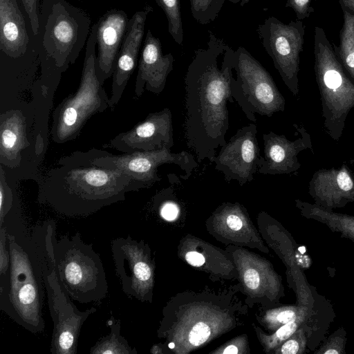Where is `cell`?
<instances>
[{"label":"cell","instance_id":"6da1fadb","mask_svg":"<svg viewBox=\"0 0 354 354\" xmlns=\"http://www.w3.org/2000/svg\"><path fill=\"white\" fill-rule=\"evenodd\" d=\"M205 48H198L185 77L184 135L198 162H212L216 149L225 143L229 129L227 101L236 50L209 30Z\"/></svg>","mask_w":354,"mask_h":354},{"label":"cell","instance_id":"7a4b0ae2","mask_svg":"<svg viewBox=\"0 0 354 354\" xmlns=\"http://www.w3.org/2000/svg\"><path fill=\"white\" fill-rule=\"evenodd\" d=\"M37 183V201L70 217L88 216L136 191L122 171L94 164L89 151L61 157Z\"/></svg>","mask_w":354,"mask_h":354},{"label":"cell","instance_id":"3957f363","mask_svg":"<svg viewBox=\"0 0 354 354\" xmlns=\"http://www.w3.org/2000/svg\"><path fill=\"white\" fill-rule=\"evenodd\" d=\"M52 104L34 97L0 113V167L7 180L17 183L41 177L40 165L48 146V120Z\"/></svg>","mask_w":354,"mask_h":354},{"label":"cell","instance_id":"277c9868","mask_svg":"<svg viewBox=\"0 0 354 354\" xmlns=\"http://www.w3.org/2000/svg\"><path fill=\"white\" fill-rule=\"evenodd\" d=\"M8 271L0 275V310L32 333L45 328V286L37 244L28 231L7 233Z\"/></svg>","mask_w":354,"mask_h":354},{"label":"cell","instance_id":"5b68a950","mask_svg":"<svg viewBox=\"0 0 354 354\" xmlns=\"http://www.w3.org/2000/svg\"><path fill=\"white\" fill-rule=\"evenodd\" d=\"M91 19L66 0H43L35 35L39 77L56 82L77 59L91 32Z\"/></svg>","mask_w":354,"mask_h":354},{"label":"cell","instance_id":"8992f818","mask_svg":"<svg viewBox=\"0 0 354 354\" xmlns=\"http://www.w3.org/2000/svg\"><path fill=\"white\" fill-rule=\"evenodd\" d=\"M19 0H0V88H33L40 59L35 35Z\"/></svg>","mask_w":354,"mask_h":354},{"label":"cell","instance_id":"52a82bcc","mask_svg":"<svg viewBox=\"0 0 354 354\" xmlns=\"http://www.w3.org/2000/svg\"><path fill=\"white\" fill-rule=\"evenodd\" d=\"M56 228V222L48 220L35 226L31 233L39 252L45 291L53 323L50 351L53 354H76L80 330L97 309L91 307L80 310L62 288L56 273L52 241Z\"/></svg>","mask_w":354,"mask_h":354},{"label":"cell","instance_id":"ba28073f","mask_svg":"<svg viewBox=\"0 0 354 354\" xmlns=\"http://www.w3.org/2000/svg\"><path fill=\"white\" fill-rule=\"evenodd\" d=\"M97 23L91 27L86 44L80 84L54 109L50 137L57 144L77 138L88 120L110 108V97L96 73Z\"/></svg>","mask_w":354,"mask_h":354},{"label":"cell","instance_id":"9c48e42d","mask_svg":"<svg viewBox=\"0 0 354 354\" xmlns=\"http://www.w3.org/2000/svg\"><path fill=\"white\" fill-rule=\"evenodd\" d=\"M56 273L62 288L80 304L99 302L108 293L105 270L92 244L86 243L79 232L73 236L52 237Z\"/></svg>","mask_w":354,"mask_h":354},{"label":"cell","instance_id":"30bf717a","mask_svg":"<svg viewBox=\"0 0 354 354\" xmlns=\"http://www.w3.org/2000/svg\"><path fill=\"white\" fill-rule=\"evenodd\" d=\"M314 58L324 127L330 138L337 142L354 108V81L337 59L325 31L319 26L314 31Z\"/></svg>","mask_w":354,"mask_h":354},{"label":"cell","instance_id":"8fae6325","mask_svg":"<svg viewBox=\"0 0 354 354\" xmlns=\"http://www.w3.org/2000/svg\"><path fill=\"white\" fill-rule=\"evenodd\" d=\"M234 70L236 78L231 80V94L248 119L255 122V113L271 117L285 110V98L273 78L243 47L236 50Z\"/></svg>","mask_w":354,"mask_h":354},{"label":"cell","instance_id":"7c38bea8","mask_svg":"<svg viewBox=\"0 0 354 354\" xmlns=\"http://www.w3.org/2000/svg\"><path fill=\"white\" fill-rule=\"evenodd\" d=\"M88 151L94 164L120 170L129 176L136 191L149 188L159 182L161 178L158 174V168L162 165H178L185 174L184 180L187 179L198 165L192 153L185 151L172 153L171 149L167 148L120 155L95 148Z\"/></svg>","mask_w":354,"mask_h":354},{"label":"cell","instance_id":"4fadbf2b","mask_svg":"<svg viewBox=\"0 0 354 354\" xmlns=\"http://www.w3.org/2000/svg\"><path fill=\"white\" fill-rule=\"evenodd\" d=\"M305 30L302 20L284 24L272 16L266 19L257 29L262 46L271 57L274 68L295 96L299 93L298 75Z\"/></svg>","mask_w":354,"mask_h":354},{"label":"cell","instance_id":"5bb4252c","mask_svg":"<svg viewBox=\"0 0 354 354\" xmlns=\"http://www.w3.org/2000/svg\"><path fill=\"white\" fill-rule=\"evenodd\" d=\"M111 250L122 291L137 299H147L152 285L153 268L146 246L128 235L112 240Z\"/></svg>","mask_w":354,"mask_h":354},{"label":"cell","instance_id":"9a60e30c","mask_svg":"<svg viewBox=\"0 0 354 354\" xmlns=\"http://www.w3.org/2000/svg\"><path fill=\"white\" fill-rule=\"evenodd\" d=\"M257 134L255 124L243 127L212 159L215 169L223 174L226 182L236 180L242 186L253 180L263 160Z\"/></svg>","mask_w":354,"mask_h":354},{"label":"cell","instance_id":"2e32d148","mask_svg":"<svg viewBox=\"0 0 354 354\" xmlns=\"http://www.w3.org/2000/svg\"><path fill=\"white\" fill-rule=\"evenodd\" d=\"M174 145L172 115L169 108L147 115L129 131L112 138L107 146L122 153L149 151Z\"/></svg>","mask_w":354,"mask_h":354},{"label":"cell","instance_id":"e0dca14e","mask_svg":"<svg viewBox=\"0 0 354 354\" xmlns=\"http://www.w3.org/2000/svg\"><path fill=\"white\" fill-rule=\"evenodd\" d=\"M299 136L288 140L285 135L272 131L263 134V156L258 172L262 174H291L301 168L298 155L306 149L313 152L310 134L304 126L295 124Z\"/></svg>","mask_w":354,"mask_h":354},{"label":"cell","instance_id":"ac0fdd59","mask_svg":"<svg viewBox=\"0 0 354 354\" xmlns=\"http://www.w3.org/2000/svg\"><path fill=\"white\" fill-rule=\"evenodd\" d=\"M153 8L147 6L137 11L129 19L125 35L112 75L110 108L113 109L120 100L131 75L137 65L138 53L143 39L147 17Z\"/></svg>","mask_w":354,"mask_h":354},{"label":"cell","instance_id":"d6986e66","mask_svg":"<svg viewBox=\"0 0 354 354\" xmlns=\"http://www.w3.org/2000/svg\"><path fill=\"white\" fill-rule=\"evenodd\" d=\"M129 19L122 10L111 9L96 22V73L100 82L113 75Z\"/></svg>","mask_w":354,"mask_h":354},{"label":"cell","instance_id":"ffe728a7","mask_svg":"<svg viewBox=\"0 0 354 354\" xmlns=\"http://www.w3.org/2000/svg\"><path fill=\"white\" fill-rule=\"evenodd\" d=\"M308 193L315 204L325 209L343 207L354 202V176L345 164L318 169L308 183Z\"/></svg>","mask_w":354,"mask_h":354},{"label":"cell","instance_id":"44dd1931","mask_svg":"<svg viewBox=\"0 0 354 354\" xmlns=\"http://www.w3.org/2000/svg\"><path fill=\"white\" fill-rule=\"evenodd\" d=\"M174 58L171 53L163 55L158 38L147 30L135 83V95L140 97L145 90L156 95L165 87L167 78L174 68Z\"/></svg>","mask_w":354,"mask_h":354},{"label":"cell","instance_id":"7402d4cb","mask_svg":"<svg viewBox=\"0 0 354 354\" xmlns=\"http://www.w3.org/2000/svg\"><path fill=\"white\" fill-rule=\"evenodd\" d=\"M296 205L307 218L319 221L334 232L349 239L354 243V216L336 213L316 204L296 200Z\"/></svg>","mask_w":354,"mask_h":354},{"label":"cell","instance_id":"603a6c76","mask_svg":"<svg viewBox=\"0 0 354 354\" xmlns=\"http://www.w3.org/2000/svg\"><path fill=\"white\" fill-rule=\"evenodd\" d=\"M343 25L339 31V44L333 45L339 63L354 81V15L342 10Z\"/></svg>","mask_w":354,"mask_h":354},{"label":"cell","instance_id":"cb8c5ba5","mask_svg":"<svg viewBox=\"0 0 354 354\" xmlns=\"http://www.w3.org/2000/svg\"><path fill=\"white\" fill-rule=\"evenodd\" d=\"M110 333L100 339L90 349L91 354H135L137 351L132 348L127 340L120 335V320H114L109 324Z\"/></svg>","mask_w":354,"mask_h":354},{"label":"cell","instance_id":"d4e9b609","mask_svg":"<svg viewBox=\"0 0 354 354\" xmlns=\"http://www.w3.org/2000/svg\"><path fill=\"white\" fill-rule=\"evenodd\" d=\"M155 1L166 16L169 33L178 44L182 45L183 41V30L180 0Z\"/></svg>","mask_w":354,"mask_h":354},{"label":"cell","instance_id":"484cf974","mask_svg":"<svg viewBox=\"0 0 354 354\" xmlns=\"http://www.w3.org/2000/svg\"><path fill=\"white\" fill-rule=\"evenodd\" d=\"M346 333L343 328L335 331L315 353L341 354L344 353Z\"/></svg>","mask_w":354,"mask_h":354},{"label":"cell","instance_id":"4316f807","mask_svg":"<svg viewBox=\"0 0 354 354\" xmlns=\"http://www.w3.org/2000/svg\"><path fill=\"white\" fill-rule=\"evenodd\" d=\"M306 339L303 329L297 330L283 344L279 351L283 354L302 353L305 349Z\"/></svg>","mask_w":354,"mask_h":354},{"label":"cell","instance_id":"83f0119b","mask_svg":"<svg viewBox=\"0 0 354 354\" xmlns=\"http://www.w3.org/2000/svg\"><path fill=\"white\" fill-rule=\"evenodd\" d=\"M304 311L295 308L277 310L269 315V321L277 326L284 325L291 321L303 318Z\"/></svg>","mask_w":354,"mask_h":354},{"label":"cell","instance_id":"f1b7e54d","mask_svg":"<svg viewBox=\"0 0 354 354\" xmlns=\"http://www.w3.org/2000/svg\"><path fill=\"white\" fill-rule=\"evenodd\" d=\"M303 318H299L282 325L277 332L270 337L271 344L276 346L291 337L297 330Z\"/></svg>","mask_w":354,"mask_h":354},{"label":"cell","instance_id":"f546056e","mask_svg":"<svg viewBox=\"0 0 354 354\" xmlns=\"http://www.w3.org/2000/svg\"><path fill=\"white\" fill-rule=\"evenodd\" d=\"M313 0H286V7L290 8L295 13L297 19L308 18L315 11Z\"/></svg>","mask_w":354,"mask_h":354},{"label":"cell","instance_id":"4dcf8cb0","mask_svg":"<svg viewBox=\"0 0 354 354\" xmlns=\"http://www.w3.org/2000/svg\"><path fill=\"white\" fill-rule=\"evenodd\" d=\"M10 265V250L7 232L5 227H0V275L5 274Z\"/></svg>","mask_w":354,"mask_h":354},{"label":"cell","instance_id":"1f68e13d","mask_svg":"<svg viewBox=\"0 0 354 354\" xmlns=\"http://www.w3.org/2000/svg\"><path fill=\"white\" fill-rule=\"evenodd\" d=\"M21 1L30 21L34 35H36L39 28V0H21Z\"/></svg>","mask_w":354,"mask_h":354},{"label":"cell","instance_id":"d6a6232c","mask_svg":"<svg viewBox=\"0 0 354 354\" xmlns=\"http://www.w3.org/2000/svg\"><path fill=\"white\" fill-rule=\"evenodd\" d=\"M178 207L173 203H165L160 209V214L162 218L167 221L174 220L178 214Z\"/></svg>","mask_w":354,"mask_h":354},{"label":"cell","instance_id":"836d02e7","mask_svg":"<svg viewBox=\"0 0 354 354\" xmlns=\"http://www.w3.org/2000/svg\"><path fill=\"white\" fill-rule=\"evenodd\" d=\"M244 281L250 289H256L259 286L260 278L257 270L249 269L244 274Z\"/></svg>","mask_w":354,"mask_h":354},{"label":"cell","instance_id":"e575fe53","mask_svg":"<svg viewBox=\"0 0 354 354\" xmlns=\"http://www.w3.org/2000/svg\"><path fill=\"white\" fill-rule=\"evenodd\" d=\"M185 258L190 265L197 267L203 265L205 261L203 255L195 251L187 252Z\"/></svg>","mask_w":354,"mask_h":354},{"label":"cell","instance_id":"d590c367","mask_svg":"<svg viewBox=\"0 0 354 354\" xmlns=\"http://www.w3.org/2000/svg\"><path fill=\"white\" fill-rule=\"evenodd\" d=\"M342 10L354 15V0H338Z\"/></svg>","mask_w":354,"mask_h":354},{"label":"cell","instance_id":"8d00e7d4","mask_svg":"<svg viewBox=\"0 0 354 354\" xmlns=\"http://www.w3.org/2000/svg\"><path fill=\"white\" fill-rule=\"evenodd\" d=\"M238 348L234 345H230L223 351V353H237Z\"/></svg>","mask_w":354,"mask_h":354},{"label":"cell","instance_id":"74e56055","mask_svg":"<svg viewBox=\"0 0 354 354\" xmlns=\"http://www.w3.org/2000/svg\"><path fill=\"white\" fill-rule=\"evenodd\" d=\"M190 6H191V12L192 15L194 13L196 6H197V0H189Z\"/></svg>","mask_w":354,"mask_h":354},{"label":"cell","instance_id":"f35d334b","mask_svg":"<svg viewBox=\"0 0 354 354\" xmlns=\"http://www.w3.org/2000/svg\"><path fill=\"white\" fill-rule=\"evenodd\" d=\"M233 3H241V6H244L245 4H246L247 3H248V1L250 0H227Z\"/></svg>","mask_w":354,"mask_h":354}]
</instances>
